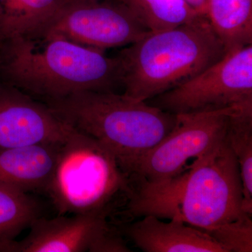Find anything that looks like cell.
I'll return each mask as SVG.
<instances>
[{
  "label": "cell",
  "mask_w": 252,
  "mask_h": 252,
  "mask_svg": "<svg viewBox=\"0 0 252 252\" xmlns=\"http://www.w3.org/2000/svg\"><path fill=\"white\" fill-rule=\"evenodd\" d=\"M119 0H67L34 36H59L105 51L126 47L149 32Z\"/></svg>",
  "instance_id": "8"
},
{
  "label": "cell",
  "mask_w": 252,
  "mask_h": 252,
  "mask_svg": "<svg viewBox=\"0 0 252 252\" xmlns=\"http://www.w3.org/2000/svg\"><path fill=\"white\" fill-rule=\"evenodd\" d=\"M62 144H33L0 149V182L24 193L46 191Z\"/></svg>",
  "instance_id": "12"
},
{
  "label": "cell",
  "mask_w": 252,
  "mask_h": 252,
  "mask_svg": "<svg viewBox=\"0 0 252 252\" xmlns=\"http://www.w3.org/2000/svg\"><path fill=\"white\" fill-rule=\"evenodd\" d=\"M149 32L165 31L191 22L200 14L185 0H119Z\"/></svg>",
  "instance_id": "15"
},
{
  "label": "cell",
  "mask_w": 252,
  "mask_h": 252,
  "mask_svg": "<svg viewBox=\"0 0 252 252\" xmlns=\"http://www.w3.org/2000/svg\"><path fill=\"white\" fill-rule=\"evenodd\" d=\"M207 233L227 252H252V218L233 222Z\"/></svg>",
  "instance_id": "18"
},
{
  "label": "cell",
  "mask_w": 252,
  "mask_h": 252,
  "mask_svg": "<svg viewBox=\"0 0 252 252\" xmlns=\"http://www.w3.org/2000/svg\"><path fill=\"white\" fill-rule=\"evenodd\" d=\"M124 232L145 252H227L206 232L177 218L164 222L150 214L127 225Z\"/></svg>",
  "instance_id": "11"
},
{
  "label": "cell",
  "mask_w": 252,
  "mask_h": 252,
  "mask_svg": "<svg viewBox=\"0 0 252 252\" xmlns=\"http://www.w3.org/2000/svg\"><path fill=\"white\" fill-rule=\"evenodd\" d=\"M146 102L174 114L252 106V44L226 53L185 84Z\"/></svg>",
  "instance_id": "7"
},
{
  "label": "cell",
  "mask_w": 252,
  "mask_h": 252,
  "mask_svg": "<svg viewBox=\"0 0 252 252\" xmlns=\"http://www.w3.org/2000/svg\"><path fill=\"white\" fill-rule=\"evenodd\" d=\"M67 0H0V41L32 36Z\"/></svg>",
  "instance_id": "14"
},
{
  "label": "cell",
  "mask_w": 252,
  "mask_h": 252,
  "mask_svg": "<svg viewBox=\"0 0 252 252\" xmlns=\"http://www.w3.org/2000/svg\"><path fill=\"white\" fill-rule=\"evenodd\" d=\"M159 191L170 217L204 232L252 218L243 211L240 167L225 135L196 158L189 172ZM173 182V181H172Z\"/></svg>",
  "instance_id": "5"
},
{
  "label": "cell",
  "mask_w": 252,
  "mask_h": 252,
  "mask_svg": "<svg viewBox=\"0 0 252 252\" xmlns=\"http://www.w3.org/2000/svg\"><path fill=\"white\" fill-rule=\"evenodd\" d=\"M39 207L28 193L0 182V252H6L31 222L39 217Z\"/></svg>",
  "instance_id": "17"
},
{
  "label": "cell",
  "mask_w": 252,
  "mask_h": 252,
  "mask_svg": "<svg viewBox=\"0 0 252 252\" xmlns=\"http://www.w3.org/2000/svg\"><path fill=\"white\" fill-rule=\"evenodd\" d=\"M59 118L105 146L129 175L172 130L177 115L114 91H86L45 104Z\"/></svg>",
  "instance_id": "4"
},
{
  "label": "cell",
  "mask_w": 252,
  "mask_h": 252,
  "mask_svg": "<svg viewBox=\"0 0 252 252\" xmlns=\"http://www.w3.org/2000/svg\"><path fill=\"white\" fill-rule=\"evenodd\" d=\"M206 17L226 53L252 44V0H207Z\"/></svg>",
  "instance_id": "13"
},
{
  "label": "cell",
  "mask_w": 252,
  "mask_h": 252,
  "mask_svg": "<svg viewBox=\"0 0 252 252\" xmlns=\"http://www.w3.org/2000/svg\"><path fill=\"white\" fill-rule=\"evenodd\" d=\"M185 1L200 14L206 16L207 0H185Z\"/></svg>",
  "instance_id": "19"
},
{
  "label": "cell",
  "mask_w": 252,
  "mask_h": 252,
  "mask_svg": "<svg viewBox=\"0 0 252 252\" xmlns=\"http://www.w3.org/2000/svg\"><path fill=\"white\" fill-rule=\"evenodd\" d=\"M225 54L206 16L171 29L149 32L117 55L123 94L148 101L185 84Z\"/></svg>",
  "instance_id": "2"
},
{
  "label": "cell",
  "mask_w": 252,
  "mask_h": 252,
  "mask_svg": "<svg viewBox=\"0 0 252 252\" xmlns=\"http://www.w3.org/2000/svg\"><path fill=\"white\" fill-rule=\"evenodd\" d=\"M0 80L44 104L122 88L117 56L54 35L0 41Z\"/></svg>",
  "instance_id": "1"
},
{
  "label": "cell",
  "mask_w": 252,
  "mask_h": 252,
  "mask_svg": "<svg viewBox=\"0 0 252 252\" xmlns=\"http://www.w3.org/2000/svg\"><path fill=\"white\" fill-rule=\"evenodd\" d=\"M46 191L59 215H91L109 220L127 215L140 197L135 179L114 154L74 128L60 148Z\"/></svg>",
  "instance_id": "3"
},
{
  "label": "cell",
  "mask_w": 252,
  "mask_h": 252,
  "mask_svg": "<svg viewBox=\"0 0 252 252\" xmlns=\"http://www.w3.org/2000/svg\"><path fill=\"white\" fill-rule=\"evenodd\" d=\"M74 130L46 104L0 80V149L62 144Z\"/></svg>",
  "instance_id": "10"
},
{
  "label": "cell",
  "mask_w": 252,
  "mask_h": 252,
  "mask_svg": "<svg viewBox=\"0 0 252 252\" xmlns=\"http://www.w3.org/2000/svg\"><path fill=\"white\" fill-rule=\"evenodd\" d=\"M239 108L176 114L172 130L141 158L132 172L142 193L166 187L182 174L189 160L215 145L225 135L230 114Z\"/></svg>",
  "instance_id": "6"
},
{
  "label": "cell",
  "mask_w": 252,
  "mask_h": 252,
  "mask_svg": "<svg viewBox=\"0 0 252 252\" xmlns=\"http://www.w3.org/2000/svg\"><path fill=\"white\" fill-rule=\"evenodd\" d=\"M225 137L240 167L243 211L252 216V106L230 114Z\"/></svg>",
  "instance_id": "16"
},
{
  "label": "cell",
  "mask_w": 252,
  "mask_h": 252,
  "mask_svg": "<svg viewBox=\"0 0 252 252\" xmlns=\"http://www.w3.org/2000/svg\"><path fill=\"white\" fill-rule=\"evenodd\" d=\"M38 217L29 233L10 244L6 252H128L120 232L107 219L95 215Z\"/></svg>",
  "instance_id": "9"
}]
</instances>
